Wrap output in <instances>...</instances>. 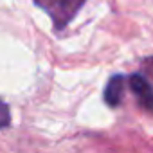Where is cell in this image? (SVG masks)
Masks as SVG:
<instances>
[{
	"label": "cell",
	"mask_w": 153,
	"mask_h": 153,
	"mask_svg": "<svg viewBox=\"0 0 153 153\" xmlns=\"http://www.w3.org/2000/svg\"><path fill=\"white\" fill-rule=\"evenodd\" d=\"M124 87H126V76L123 74H115L108 79L105 92H103V99L110 108H115L121 105L123 96H124Z\"/></svg>",
	"instance_id": "3957f363"
},
{
	"label": "cell",
	"mask_w": 153,
	"mask_h": 153,
	"mask_svg": "<svg viewBox=\"0 0 153 153\" xmlns=\"http://www.w3.org/2000/svg\"><path fill=\"white\" fill-rule=\"evenodd\" d=\"M126 83H128L130 90L137 96L140 106L149 110V112H153V87H151V83L139 72L130 74L126 78Z\"/></svg>",
	"instance_id": "7a4b0ae2"
},
{
	"label": "cell",
	"mask_w": 153,
	"mask_h": 153,
	"mask_svg": "<svg viewBox=\"0 0 153 153\" xmlns=\"http://www.w3.org/2000/svg\"><path fill=\"white\" fill-rule=\"evenodd\" d=\"M11 124V110L7 106V103H4L0 99V130H4Z\"/></svg>",
	"instance_id": "277c9868"
},
{
	"label": "cell",
	"mask_w": 153,
	"mask_h": 153,
	"mask_svg": "<svg viewBox=\"0 0 153 153\" xmlns=\"http://www.w3.org/2000/svg\"><path fill=\"white\" fill-rule=\"evenodd\" d=\"M34 4L51 16L54 27L59 31L72 22V18L87 4V0H34Z\"/></svg>",
	"instance_id": "6da1fadb"
}]
</instances>
